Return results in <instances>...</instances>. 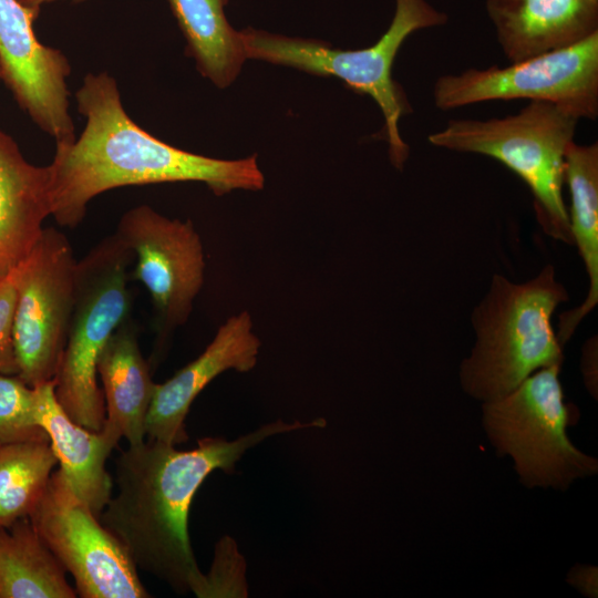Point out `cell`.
Wrapping results in <instances>:
<instances>
[{"label": "cell", "mask_w": 598, "mask_h": 598, "mask_svg": "<svg viewBox=\"0 0 598 598\" xmlns=\"http://www.w3.org/2000/svg\"><path fill=\"white\" fill-rule=\"evenodd\" d=\"M308 423L277 420L227 441L204 437L192 450L146 440L128 445L115 461L116 493L99 516L123 544L137 569L166 582L177 594L198 596L204 581L188 534L195 494L215 471L231 473L243 454L265 439L307 427Z\"/></svg>", "instance_id": "obj_1"}, {"label": "cell", "mask_w": 598, "mask_h": 598, "mask_svg": "<svg viewBox=\"0 0 598 598\" xmlns=\"http://www.w3.org/2000/svg\"><path fill=\"white\" fill-rule=\"evenodd\" d=\"M85 117L81 134L55 144L48 165L51 216L74 229L89 203L123 186L200 182L217 196L235 189L260 190L265 185L257 156L219 159L169 145L137 125L126 113L114 78L89 73L75 93Z\"/></svg>", "instance_id": "obj_2"}, {"label": "cell", "mask_w": 598, "mask_h": 598, "mask_svg": "<svg viewBox=\"0 0 598 598\" xmlns=\"http://www.w3.org/2000/svg\"><path fill=\"white\" fill-rule=\"evenodd\" d=\"M568 298L551 265L524 282L495 274L471 316L475 343L460 364L463 391L482 402L494 401L534 372L561 365L563 347L551 319Z\"/></svg>", "instance_id": "obj_3"}, {"label": "cell", "mask_w": 598, "mask_h": 598, "mask_svg": "<svg viewBox=\"0 0 598 598\" xmlns=\"http://www.w3.org/2000/svg\"><path fill=\"white\" fill-rule=\"evenodd\" d=\"M579 118L545 101H530L501 118L450 120L427 136L441 148L485 155L513 171L528 186L537 221L548 236L573 244L563 196L565 154Z\"/></svg>", "instance_id": "obj_4"}, {"label": "cell", "mask_w": 598, "mask_h": 598, "mask_svg": "<svg viewBox=\"0 0 598 598\" xmlns=\"http://www.w3.org/2000/svg\"><path fill=\"white\" fill-rule=\"evenodd\" d=\"M447 16L426 0H395L390 27L371 47L332 49L323 41L290 38L247 28L240 31L247 59L262 60L320 75L333 76L357 93L369 95L384 117V138L394 167L402 169L409 146L399 121L411 111L401 86L392 78L394 59L413 32L445 24Z\"/></svg>", "instance_id": "obj_5"}, {"label": "cell", "mask_w": 598, "mask_h": 598, "mask_svg": "<svg viewBox=\"0 0 598 598\" xmlns=\"http://www.w3.org/2000/svg\"><path fill=\"white\" fill-rule=\"evenodd\" d=\"M132 250L114 233L78 260L66 342L53 378L58 402L78 424L101 431L105 404L97 362L113 332L128 319Z\"/></svg>", "instance_id": "obj_6"}, {"label": "cell", "mask_w": 598, "mask_h": 598, "mask_svg": "<svg viewBox=\"0 0 598 598\" xmlns=\"http://www.w3.org/2000/svg\"><path fill=\"white\" fill-rule=\"evenodd\" d=\"M561 365L543 368L505 396L483 402L482 423L495 452L509 456L520 483L567 489L598 472V461L577 448L567 434L577 409L564 400Z\"/></svg>", "instance_id": "obj_7"}, {"label": "cell", "mask_w": 598, "mask_h": 598, "mask_svg": "<svg viewBox=\"0 0 598 598\" xmlns=\"http://www.w3.org/2000/svg\"><path fill=\"white\" fill-rule=\"evenodd\" d=\"M434 105L450 111L498 100L553 103L577 118L598 115V31L585 39L508 66L467 69L433 84Z\"/></svg>", "instance_id": "obj_8"}, {"label": "cell", "mask_w": 598, "mask_h": 598, "mask_svg": "<svg viewBox=\"0 0 598 598\" xmlns=\"http://www.w3.org/2000/svg\"><path fill=\"white\" fill-rule=\"evenodd\" d=\"M29 519L82 598H147L123 544L70 487L59 470Z\"/></svg>", "instance_id": "obj_9"}, {"label": "cell", "mask_w": 598, "mask_h": 598, "mask_svg": "<svg viewBox=\"0 0 598 598\" xmlns=\"http://www.w3.org/2000/svg\"><path fill=\"white\" fill-rule=\"evenodd\" d=\"M76 262L66 236L45 227L17 268L13 334L18 375L32 388L55 375L73 310Z\"/></svg>", "instance_id": "obj_10"}, {"label": "cell", "mask_w": 598, "mask_h": 598, "mask_svg": "<svg viewBox=\"0 0 598 598\" xmlns=\"http://www.w3.org/2000/svg\"><path fill=\"white\" fill-rule=\"evenodd\" d=\"M116 236L134 255L131 277L147 289L157 344L188 320L205 277L204 247L190 219L168 218L148 205L126 210Z\"/></svg>", "instance_id": "obj_11"}, {"label": "cell", "mask_w": 598, "mask_h": 598, "mask_svg": "<svg viewBox=\"0 0 598 598\" xmlns=\"http://www.w3.org/2000/svg\"><path fill=\"white\" fill-rule=\"evenodd\" d=\"M39 14L19 0H0L1 80L31 121L55 140L75 138L68 78L71 64L59 49L35 35Z\"/></svg>", "instance_id": "obj_12"}, {"label": "cell", "mask_w": 598, "mask_h": 598, "mask_svg": "<svg viewBox=\"0 0 598 598\" xmlns=\"http://www.w3.org/2000/svg\"><path fill=\"white\" fill-rule=\"evenodd\" d=\"M244 310L229 317L206 349L171 379L156 383L145 422V436L177 445L188 440L185 420L197 395L228 370L248 372L257 364L261 342Z\"/></svg>", "instance_id": "obj_13"}, {"label": "cell", "mask_w": 598, "mask_h": 598, "mask_svg": "<svg viewBox=\"0 0 598 598\" xmlns=\"http://www.w3.org/2000/svg\"><path fill=\"white\" fill-rule=\"evenodd\" d=\"M497 42L511 63L574 44L598 31L592 0H486Z\"/></svg>", "instance_id": "obj_14"}, {"label": "cell", "mask_w": 598, "mask_h": 598, "mask_svg": "<svg viewBox=\"0 0 598 598\" xmlns=\"http://www.w3.org/2000/svg\"><path fill=\"white\" fill-rule=\"evenodd\" d=\"M33 388L37 421L48 434L58 470L72 491L100 516L113 489L106 460L120 439L104 429L91 431L74 422L58 402L53 380Z\"/></svg>", "instance_id": "obj_15"}, {"label": "cell", "mask_w": 598, "mask_h": 598, "mask_svg": "<svg viewBox=\"0 0 598 598\" xmlns=\"http://www.w3.org/2000/svg\"><path fill=\"white\" fill-rule=\"evenodd\" d=\"M51 216L50 172L29 163L0 128V279L31 254Z\"/></svg>", "instance_id": "obj_16"}, {"label": "cell", "mask_w": 598, "mask_h": 598, "mask_svg": "<svg viewBox=\"0 0 598 598\" xmlns=\"http://www.w3.org/2000/svg\"><path fill=\"white\" fill-rule=\"evenodd\" d=\"M105 404L103 429L128 445L145 441V422L156 383L144 359L136 327L124 321L106 342L99 362Z\"/></svg>", "instance_id": "obj_17"}, {"label": "cell", "mask_w": 598, "mask_h": 598, "mask_svg": "<svg viewBox=\"0 0 598 598\" xmlns=\"http://www.w3.org/2000/svg\"><path fill=\"white\" fill-rule=\"evenodd\" d=\"M564 179L570 194L568 212L573 244L577 246L589 280L581 305L565 311L556 332L560 346L598 302V144L573 142L565 154Z\"/></svg>", "instance_id": "obj_18"}, {"label": "cell", "mask_w": 598, "mask_h": 598, "mask_svg": "<svg viewBox=\"0 0 598 598\" xmlns=\"http://www.w3.org/2000/svg\"><path fill=\"white\" fill-rule=\"evenodd\" d=\"M199 73L217 87L238 76L246 53L240 35L228 22L229 0H167Z\"/></svg>", "instance_id": "obj_19"}, {"label": "cell", "mask_w": 598, "mask_h": 598, "mask_svg": "<svg viewBox=\"0 0 598 598\" xmlns=\"http://www.w3.org/2000/svg\"><path fill=\"white\" fill-rule=\"evenodd\" d=\"M65 573L29 517L0 527V598H74Z\"/></svg>", "instance_id": "obj_20"}, {"label": "cell", "mask_w": 598, "mask_h": 598, "mask_svg": "<svg viewBox=\"0 0 598 598\" xmlns=\"http://www.w3.org/2000/svg\"><path fill=\"white\" fill-rule=\"evenodd\" d=\"M56 464L48 441L0 445V527L30 516Z\"/></svg>", "instance_id": "obj_21"}, {"label": "cell", "mask_w": 598, "mask_h": 598, "mask_svg": "<svg viewBox=\"0 0 598 598\" xmlns=\"http://www.w3.org/2000/svg\"><path fill=\"white\" fill-rule=\"evenodd\" d=\"M48 441L35 416L34 388L19 375L0 374V445Z\"/></svg>", "instance_id": "obj_22"}, {"label": "cell", "mask_w": 598, "mask_h": 598, "mask_svg": "<svg viewBox=\"0 0 598 598\" xmlns=\"http://www.w3.org/2000/svg\"><path fill=\"white\" fill-rule=\"evenodd\" d=\"M17 268L0 279V374L7 375L19 373L13 334L18 293Z\"/></svg>", "instance_id": "obj_23"}, {"label": "cell", "mask_w": 598, "mask_h": 598, "mask_svg": "<svg viewBox=\"0 0 598 598\" xmlns=\"http://www.w3.org/2000/svg\"><path fill=\"white\" fill-rule=\"evenodd\" d=\"M567 582L589 598L598 596V568L592 565H575L566 578Z\"/></svg>", "instance_id": "obj_24"}, {"label": "cell", "mask_w": 598, "mask_h": 598, "mask_svg": "<svg viewBox=\"0 0 598 598\" xmlns=\"http://www.w3.org/2000/svg\"><path fill=\"white\" fill-rule=\"evenodd\" d=\"M581 371L587 390L597 399V342L596 338L588 341L582 351Z\"/></svg>", "instance_id": "obj_25"}, {"label": "cell", "mask_w": 598, "mask_h": 598, "mask_svg": "<svg viewBox=\"0 0 598 598\" xmlns=\"http://www.w3.org/2000/svg\"><path fill=\"white\" fill-rule=\"evenodd\" d=\"M24 7L29 8L30 10L34 11L37 14H40L41 8L44 4L53 3L55 1H62V0H19ZM72 2L79 3L86 0H70Z\"/></svg>", "instance_id": "obj_26"}, {"label": "cell", "mask_w": 598, "mask_h": 598, "mask_svg": "<svg viewBox=\"0 0 598 598\" xmlns=\"http://www.w3.org/2000/svg\"><path fill=\"white\" fill-rule=\"evenodd\" d=\"M0 79H1V66H0Z\"/></svg>", "instance_id": "obj_27"}, {"label": "cell", "mask_w": 598, "mask_h": 598, "mask_svg": "<svg viewBox=\"0 0 598 598\" xmlns=\"http://www.w3.org/2000/svg\"><path fill=\"white\" fill-rule=\"evenodd\" d=\"M592 1H597V2H598V0H592Z\"/></svg>", "instance_id": "obj_28"}]
</instances>
